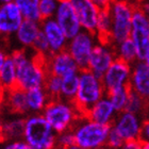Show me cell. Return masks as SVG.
<instances>
[{"label": "cell", "instance_id": "8992f818", "mask_svg": "<svg viewBox=\"0 0 149 149\" xmlns=\"http://www.w3.org/2000/svg\"><path fill=\"white\" fill-rule=\"evenodd\" d=\"M135 6L125 0H113L109 11L112 16V31L110 44L113 46L129 38L132 30Z\"/></svg>", "mask_w": 149, "mask_h": 149}, {"label": "cell", "instance_id": "836d02e7", "mask_svg": "<svg viewBox=\"0 0 149 149\" xmlns=\"http://www.w3.org/2000/svg\"><path fill=\"white\" fill-rule=\"evenodd\" d=\"M124 143H125V141L123 140V137H121L114 129L111 128L109 136H108V141H107L106 149H119L124 145Z\"/></svg>", "mask_w": 149, "mask_h": 149}, {"label": "cell", "instance_id": "d6986e66", "mask_svg": "<svg viewBox=\"0 0 149 149\" xmlns=\"http://www.w3.org/2000/svg\"><path fill=\"white\" fill-rule=\"evenodd\" d=\"M3 93H4V96H3L4 106L6 107L10 113L18 115V116L28 113L26 91L16 86L11 90L3 91Z\"/></svg>", "mask_w": 149, "mask_h": 149}, {"label": "cell", "instance_id": "83f0119b", "mask_svg": "<svg viewBox=\"0 0 149 149\" xmlns=\"http://www.w3.org/2000/svg\"><path fill=\"white\" fill-rule=\"evenodd\" d=\"M79 88V72L68 74L62 78V91L61 99L74 102Z\"/></svg>", "mask_w": 149, "mask_h": 149}, {"label": "cell", "instance_id": "60d3db41", "mask_svg": "<svg viewBox=\"0 0 149 149\" xmlns=\"http://www.w3.org/2000/svg\"><path fill=\"white\" fill-rule=\"evenodd\" d=\"M4 119L2 118V116L0 115V141L4 140L3 139V130H4Z\"/></svg>", "mask_w": 149, "mask_h": 149}, {"label": "cell", "instance_id": "4316f807", "mask_svg": "<svg viewBox=\"0 0 149 149\" xmlns=\"http://www.w3.org/2000/svg\"><path fill=\"white\" fill-rule=\"evenodd\" d=\"M130 93V87L123 86L108 92L107 93V97L110 99V101H111V103L115 108V110L117 111V113H121V112L126 111Z\"/></svg>", "mask_w": 149, "mask_h": 149}, {"label": "cell", "instance_id": "d6a6232c", "mask_svg": "<svg viewBox=\"0 0 149 149\" xmlns=\"http://www.w3.org/2000/svg\"><path fill=\"white\" fill-rule=\"evenodd\" d=\"M74 145V137L72 130L63 132L58 134L56 137V148L59 149H66L68 147Z\"/></svg>", "mask_w": 149, "mask_h": 149}, {"label": "cell", "instance_id": "f1b7e54d", "mask_svg": "<svg viewBox=\"0 0 149 149\" xmlns=\"http://www.w3.org/2000/svg\"><path fill=\"white\" fill-rule=\"evenodd\" d=\"M148 109H149L148 100H146L145 98L140 96L139 94L134 93V92L131 91L126 111L133 113V114H136L142 117V115L145 114Z\"/></svg>", "mask_w": 149, "mask_h": 149}, {"label": "cell", "instance_id": "e0dca14e", "mask_svg": "<svg viewBox=\"0 0 149 149\" xmlns=\"http://www.w3.org/2000/svg\"><path fill=\"white\" fill-rule=\"evenodd\" d=\"M129 87L149 101V67L144 61H137L132 65Z\"/></svg>", "mask_w": 149, "mask_h": 149}, {"label": "cell", "instance_id": "f35d334b", "mask_svg": "<svg viewBox=\"0 0 149 149\" xmlns=\"http://www.w3.org/2000/svg\"><path fill=\"white\" fill-rule=\"evenodd\" d=\"M136 6L140 8L146 15H149V0H140Z\"/></svg>", "mask_w": 149, "mask_h": 149}, {"label": "cell", "instance_id": "8d00e7d4", "mask_svg": "<svg viewBox=\"0 0 149 149\" xmlns=\"http://www.w3.org/2000/svg\"><path fill=\"white\" fill-rule=\"evenodd\" d=\"M143 148V143L140 140L135 141H127L125 142L124 145L119 149H142Z\"/></svg>", "mask_w": 149, "mask_h": 149}, {"label": "cell", "instance_id": "44dd1931", "mask_svg": "<svg viewBox=\"0 0 149 149\" xmlns=\"http://www.w3.org/2000/svg\"><path fill=\"white\" fill-rule=\"evenodd\" d=\"M26 94H27L28 112L32 114H42L51 100L44 87H35L27 91Z\"/></svg>", "mask_w": 149, "mask_h": 149}, {"label": "cell", "instance_id": "7dc6e473", "mask_svg": "<svg viewBox=\"0 0 149 149\" xmlns=\"http://www.w3.org/2000/svg\"><path fill=\"white\" fill-rule=\"evenodd\" d=\"M148 17H149V15H148Z\"/></svg>", "mask_w": 149, "mask_h": 149}, {"label": "cell", "instance_id": "603a6c76", "mask_svg": "<svg viewBox=\"0 0 149 149\" xmlns=\"http://www.w3.org/2000/svg\"><path fill=\"white\" fill-rule=\"evenodd\" d=\"M17 86V70L11 56H8L1 72H0V88L8 91Z\"/></svg>", "mask_w": 149, "mask_h": 149}, {"label": "cell", "instance_id": "4dcf8cb0", "mask_svg": "<svg viewBox=\"0 0 149 149\" xmlns=\"http://www.w3.org/2000/svg\"><path fill=\"white\" fill-rule=\"evenodd\" d=\"M59 4L60 0H40V13L42 20L53 18Z\"/></svg>", "mask_w": 149, "mask_h": 149}, {"label": "cell", "instance_id": "30bf717a", "mask_svg": "<svg viewBox=\"0 0 149 149\" xmlns=\"http://www.w3.org/2000/svg\"><path fill=\"white\" fill-rule=\"evenodd\" d=\"M116 60L114 46L106 42H98L91 56L87 69L97 77L102 78L110 66Z\"/></svg>", "mask_w": 149, "mask_h": 149}, {"label": "cell", "instance_id": "b9f144b4", "mask_svg": "<svg viewBox=\"0 0 149 149\" xmlns=\"http://www.w3.org/2000/svg\"><path fill=\"white\" fill-rule=\"evenodd\" d=\"M125 1H128V2L132 3V4L135 6H136L137 4H139V2H140V0H125Z\"/></svg>", "mask_w": 149, "mask_h": 149}, {"label": "cell", "instance_id": "7bdbcfd3", "mask_svg": "<svg viewBox=\"0 0 149 149\" xmlns=\"http://www.w3.org/2000/svg\"><path fill=\"white\" fill-rule=\"evenodd\" d=\"M14 0H0V6H3V4H6V3L13 2Z\"/></svg>", "mask_w": 149, "mask_h": 149}, {"label": "cell", "instance_id": "7402d4cb", "mask_svg": "<svg viewBox=\"0 0 149 149\" xmlns=\"http://www.w3.org/2000/svg\"><path fill=\"white\" fill-rule=\"evenodd\" d=\"M25 119L20 116H14L4 121L3 139L9 141H17L24 139L25 132Z\"/></svg>", "mask_w": 149, "mask_h": 149}, {"label": "cell", "instance_id": "3957f363", "mask_svg": "<svg viewBox=\"0 0 149 149\" xmlns=\"http://www.w3.org/2000/svg\"><path fill=\"white\" fill-rule=\"evenodd\" d=\"M111 126L97 124L85 116L79 118L72 129L74 144L83 149H106Z\"/></svg>", "mask_w": 149, "mask_h": 149}, {"label": "cell", "instance_id": "4fadbf2b", "mask_svg": "<svg viewBox=\"0 0 149 149\" xmlns=\"http://www.w3.org/2000/svg\"><path fill=\"white\" fill-rule=\"evenodd\" d=\"M45 64L48 74L58 76L60 78L80 72V68L78 67L77 63L74 62V60L67 50L50 54L49 56L45 58Z\"/></svg>", "mask_w": 149, "mask_h": 149}, {"label": "cell", "instance_id": "5bb4252c", "mask_svg": "<svg viewBox=\"0 0 149 149\" xmlns=\"http://www.w3.org/2000/svg\"><path fill=\"white\" fill-rule=\"evenodd\" d=\"M25 18L18 6L10 2L0 6V35L10 36L16 34Z\"/></svg>", "mask_w": 149, "mask_h": 149}, {"label": "cell", "instance_id": "2e32d148", "mask_svg": "<svg viewBox=\"0 0 149 149\" xmlns=\"http://www.w3.org/2000/svg\"><path fill=\"white\" fill-rule=\"evenodd\" d=\"M77 13L84 31L96 33L97 20L100 10L91 0H69Z\"/></svg>", "mask_w": 149, "mask_h": 149}, {"label": "cell", "instance_id": "277c9868", "mask_svg": "<svg viewBox=\"0 0 149 149\" xmlns=\"http://www.w3.org/2000/svg\"><path fill=\"white\" fill-rule=\"evenodd\" d=\"M58 134L43 114H31L25 119L24 139L34 149H56Z\"/></svg>", "mask_w": 149, "mask_h": 149}, {"label": "cell", "instance_id": "ba28073f", "mask_svg": "<svg viewBox=\"0 0 149 149\" xmlns=\"http://www.w3.org/2000/svg\"><path fill=\"white\" fill-rule=\"evenodd\" d=\"M130 38L136 48L137 60L145 61L149 53V17L137 6L134 10Z\"/></svg>", "mask_w": 149, "mask_h": 149}, {"label": "cell", "instance_id": "e575fe53", "mask_svg": "<svg viewBox=\"0 0 149 149\" xmlns=\"http://www.w3.org/2000/svg\"><path fill=\"white\" fill-rule=\"evenodd\" d=\"M2 149H34L30 146L26 141L17 140V141H9L3 145Z\"/></svg>", "mask_w": 149, "mask_h": 149}, {"label": "cell", "instance_id": "cb8c5ba5", "mask_svg": "<svg viewBox=\"0 0 149 149\" xmlns=\"http://www.w3.org/2000/svg\"><path fill=\"white\" fill-rule=\"evenodd\" d=\"M114 50L115 54H116V59L121 60V61H124L130 65H133L134 63L139 61L136 48H135V45L130 37L120 42L117 45H115Z\"/></svg>", "mask_w": 149, "mask_h": 149}, {"label": "cell", "instance_id": "9c48e42d", "mask_svg": "<svg viewBox=\"0 0 149 149\" xmlns=\"http://www.w3.org/2000/svg\"><path fill=\"white\" fill-rule=\"evenodd\" d=\"M53 18L61 27L68 40L83 31L77 13L69 0H60L59 8Z\"/></svg>", "mask_w": 149, "mask_h": 149}, {"label": "cell", "instance_id": "ffe728a7", "mask_svg": "<svg viewBox=\"0 0 149 149\" xmlns=\"http://www.w3.org/2000/svg\"><path fill=\"white\" fill-rule=\"evenodd\" d=\"M40 31V22L25 19L16 32V40L24 48H32Z\"/></svg>", "mask_w": 149, "mask_h": 149}, {"label": "cell", "instance_id": "52a82bcc", "mask_svg": "<svg viewBox=\"0 0 149 149\" xmlns=\"http://www.w3.org/2000/svg\"><path fill=\"white\" fill-rule=\"evenodd\" d=\"M98 42L99 40L96 33H92L84 30L68 42L66 50L70 53V56H72L74 62L77 63L80 70L87 69L92 52Z\"/></svg>", "mask_w": 149, "mask_h": 149}, {"label": "cell", "instance_id": "9a60e30c", "mask_svg": "<svg viewBox=\"0 0 149 149\" xmlns=\"http://www.w3.org/2000/svg\"><path fill=\"white\" fill-rule=\"evenodd\" d=\"M40 29L48 40L51 54L59 53L67 49L69 40L61 29V27L58 25V22L54 20V18L42 20Z\"/></svg>", "mask_w": 149, "mask_h": 149}, {"label": "cell", "instance_id": "5b68a950", "mask_svg": "<svg viewBox=\"0 0 149 149\" xmlns=\"http://www.w3.org/2000/svg\"><path fill=\"white\" fill-rule=\"evenodd\" d=\"M42 114L56 134L72 130L82 117L74 102L61 98L50 100Z\"/></svg>", "mask_w": 149, "mask_h": 149}, {"label": "cell", "instance_id": "bcb514c9", "mask_svg": "<svg viewBox=\"0 0 149 149\" xmlns=\"http://www.w3.org/2000/svg\"><path fill=\"white\" fill-rule=\"evenodd\" d=\"M142 149H149V144L143 143V148H142Z\"/></svg>", "mask_w": 149, "mask_h": 149}, {"label": "cell", "instance_id": "1f68e13d", "mask_svg": "<svg viewBox=\"0 0 149 149\" xmlns=\"http://www.w3.org/2000/svg\"><path fill=\"white\" fill-rule=\"evenodd\" d=\"M32 48L34 49L36 54L43 56V58H47V56H49L51 54L48 40H47L46 36L44 35V33L42 31H40V33L37 36L36 40H35V43Z\"/></svg>", "mask_w": 149, "mask_h": 149}, {"label": "cell", "instance_id": "ac0fdd59", "mask_svg": "<svg viewBox=\"0 0 149 149\" xmlns=\"http://www.w3.org/2000/svg\"><path fill=\"white\" fill-rule=\"evenodd\" d=\"M117 114V111L115 110L110 99L107 96H104L87 112L85 117L95 121L97 124L112 126Z\"/></svg>", "mask_w": 149, "mask_h": 149}, {"label": "cell", "instance_id": "74e56055", "mask_svg": "<svg viewBox=\"0 0 149 149\" xmlns=\"http://www.w3.org/2000/svg\"><path fill=\"white\" fill-rule=\"evenodd\" d=\"M99 10H109L113 0H91Z\"/></svg>", "mask_w": 149, "mask_h": 149}, {"label": "cell", "instance_id": "484cf974", "mask_svg": "<svg viewBox=\"0 0 149 149\" xmlns=\"http://www.w3.org/2000/svg\"><path fill=\"white\" fill-rule=\"evenodd\" d=\"M112 31V16L109 10H100L97 20L96 35L100 42L110 43Z\"/></svg>", "mask_w": 149, "mask_h": 149}, {"label": "cell", "instance_id": "d590c367", "mask_svg": "<svg viewBox=\"0 0 149 149\" xmlns=\"http://www.w3.org/2000/svg\"><path fill=\"white\" fill-rule=\"evenodd\" d=\"M140 141L142 143L149 144V117H145L143 119L142 129H141Z\"/></svg>", "mask_w": 149, "mask_h": 149}, {"label": "cell", "instance_id": "7a4b0ae2", "mask_svg": "<svg viewBox=\"0 0 149 149\" xmlns=\"http://www.w3.org/2000/svg\"><path fill=\"white\" fill-rule=\"evenodd\" d=\"M104 96H107V91L101 78L97 77L88 69L80 70L79 88L74 103L81 116H85L87 112Z\"/></svg>", "mask_w": 149, "mask_h": 149}, {"label": "cell", "instance_id": "f546056e", "mask_svg": "<svg viewBox=\"0 0 149 149\" xmlns=\"http://www.w3.org/2000/svg\"><path fill=\"white\" fill-rule=\"evenodd\" d=\"M44 88L49 95L50 99H59L61 98V91H62V78L53 74H48L46 79Z\"/></svg>", "mask_w": 149, "mask_h": 149}, {"label": "cell", "instance_id": "6da1fadb", "mask_svg": "<svg viewBox=\"0 0 149 149\" xmlns=\"http://www.w3.org/2000/svg\"><path fill=\"white\" fill-rule=\"evenodd\" d=\"M17 70V87L29 91L35 87H44L48 72L45 64V58L35 54L29 56L25 50H15L11 54Z\"/></svg>", "mask_w": 149, "mask_h": 149}, {"label": "cell", "instance_id": "ee69618b", "mask_svg": "<svg viewBox=\"0 0 149 149\" xmlns=\"http://www.w3.org/2000/svg\"><path fill=\"white\" fill-rule=\"evenodd\" d=\"M66 149H83V148H81V147L77 146V145H76V144H74V145H72V146L68 147V148H66Z\"/></svg>", "mask_w": 149, "mask_h": 149}, {"label": "cell", "instance_id": "8fae6325", "mask_svg": "<svg viewBox=\"0 0 149 149\" xmlns=\"http://www.w3.org/2000/svg\"><path fill=\"white\" fill-rule=\"evenodd\" d=\"M143 119L141 116L128 111L118 113L111 128L117 132L125 142L140 140Z\"/></svg>", "mask_w": 149, "mask_h": 149}, {"label": "cell", "instance_id": "f6af8a7d", "mask_svg": "<svg viewBox=\"0 0 149 149\" xmlns=\"http://www.w3.org/2000/svg\"><path fill=\"white\" fill-rule=\"evenodd\" d=\"M144 62L146 63V65H147V66H148V67H149V53H148V54H147L146 59H145V61H144Z\"/></svg>", "mask_w": 149, "mask_h": 149}, {"label": "cell", "instance_id": "7c38bea8", "mask_svg": "<svg viewBox=\"0 0 149 149\" xmlns=\"http://www.w3.org/2000/svg\"><path fill=\"white\" fill-rule=\"evenodd\" d=\"M132 74V65L116 59L101 78L107 93L123 86H129Z\"/></svg>", "mask_w": 149, "mask_h": 149}, {"label": "cell", "instance_id": "d4e9b609", "mask_svg": "<svg viewBox=\"0 0 149 149\" xmlns=\"http://www.w3.org/2000/svg\"><path fill=\"white\" fill-rule=\"evenodd\" d=\"M24 18L32 22H42L40 13V0H14Z\"/></svg>", "mask_w": 149, "mask_h": 149}, {"label": "cell", "instance_id": "ab89813d", "mask_svg": "<svg viewBox=\"0 0 149 149\" xmlns=\"http://www.w3.org/2000/svg\"><path fill=\"white\" fill-rule=\"evenodd\" d=\"M8 54H6L4 51L2 50H0V72H1V69H2L3 65H4V63H6V59H8Z\"/></svg>", "mask_w": 149, "mask_h": 149}, {"label": "cell", "instance_id": "c3c4849f", "mask_svg": "<svg viewBox=\"0 0 149 149\" xmlns=\"http://www.w3.org/2000/svg\"><path fill=\"white\" fill-rule=\"evenodd\" d=\"M148 102H149V101H148Z\"/></svg>", "mask_w": 149, "mask_h": 149}]
</instances>
